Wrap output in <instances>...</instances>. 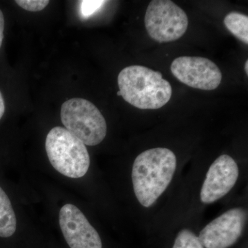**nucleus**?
I'll return each instance as SVG.
<instances>
[{"instance_id":"obj_6","label":"nucleus","mask_w":248,"mask_h":248,"mask_svg":"<svg viewBox=\"0 0 248 248\" xmlns=\"http://www.w3.org/2000/svg\"><path fill=\"white\" fill-rule=\"evenodd\" d=\"M173 76L194 89L213 91L221 84L222 73L216 63L200 57H179L171 64Z\"/></svg>"},{"instance_id":"obj_1","label":"nucleus","mask_w":248,"mask_h":248,"mask_svg":"<svg viewBox=\"0 0 248 248\" xmlns=\"http://www.w3.org/2000/svg\"><path fill=\"white\" fill-rule=\"evenodd\" d=\"M177 168V158L166 148H155L139 155L132 170L134 192L141 205L149 208L169 187Z\"/></svg>"},{"instance_id":"obj_17","label":"nucleus","mask_w":248,"mask_h":248,"mask_svg":"<svg viewBox=\"0 0 248 248\" xmlns=\"http://www.w3.org/2000/svg\"><path fill=\"white\" fill-rule=\"evenodd\" d=\"M245 71L246 74H248V60H246V63H245Z\"/></svg>"},{"instance_id":"obj_7","label":"nucleus","mask_w":248,"mask_h":248,"mask_svg":"<svg viewBox=\"0 0 248 248\" xmlns=\"http://www.w3.org/2000/svg\"><path fill=\"white\" fill-rule=\"evenodd\" d=\"M244 209H231L210 222L198 236L205 248H228L242 234L247 221Z\"/></svg>"},{"instance_id":"obj_12","label":"nucleus","mask_w":248,"mask_h":248,"mask_svg":"<svg viewBox=\"0 0 248 248\" xmlns=\"http://www.w3.org/2000/svg\"><path fill=\"white\" fill-rule=\"evenodd\" d=\"M172 248H204L198 236L187 229L178 233Z\"/></svg>"},{"instance_id":"obj_10","label":"nucleus","mask_w":248,"mask_h":248,"mask_svg":"<svg viewBox=\"0 0 248 248\" xmlns=\"http://www.w3.org/2000/svg\"><path fill=\"white\" fill-rule=\"evenodd\" d=\"M17 218L12 204L6 192L0 187V236L8 238L16 232Z\"/></svg>"},{"instance_id":"obj_2","label":"nucleus","mask_w":248,"mask_h":248,"mask_svg":"<svg viewBox=\"0 0 248 248\" xmlns=\"http://www.w3.org/2000/svg\"><path fill=\"white\" fill-rule=\"evenodd\" d=\"M118 86L124 100L140 109H159L172 97V86L161 73L139 65L120 72Z\"/></svg>"},{"instance_id":"obj_15","label":"nucleus","mask_w":248,"mask_h":248,"mask_svg":"<svg viewBox=\"0 0 248 248\" xmlns=\"http://www.w3.org/2000/svg\"><path fill=\"white\" fill-rule=\"evenodd\" d=\"M4 17L2 11L0 10V48L2 45L3 39H4Z\"/></svg>"},{"instance_id":"obj_16","label":"nucleus","mask_w":248,"mask_h":248,"mask_svg":"<svg viewBox=\"0 0 248 248\" xmlns=\"http://www.w3.org/2000/svg\"><path fill=\"white\" fill-rule=\"evenodd\" d=\"M5 112V104L4 98H3L2 94H1V92H0V120H1V117L4 115Z\"/></svg>"},{"instance_id":"obj_13","label":"nucleus","mask_w":248,"mask_h":248,"mask_svg":"<svg viewBox=\"0 0 248 248\" xmlns=\"http://www.w3.org/2000/svg\"><path fill=\"white\" fill-rule=\"evenodd\" d=\"M16 2L26 11L38 12L45 9L50 1L48 0H17Z\"/></svg>"},{"instance_id":"obj_14","label":"nucleus","mask_w":248,"mask_h":248,"mask_svg":"<svg viewBox=\"0 0 248 248\" xmlns=\"http://www.w3.org/2000/svg\"><path fill=\"white\" fill-rule=\"evenodd\" d=\"M81 14L84 17H89L95 14L105 4L106 1H81Z\"/></svg>"},{"instance_id":"obj_11","label":"nucleus","mask_w":248,"mask_h":248,"mask_svg":"<svg viewBox=\"0 0 248 248\" xmlns=\"http://www.w3.org/2000/svg\"><path fill=\"white\" fill-rule=\"evenodd\" d=\"M225 26L228 31L246 45L248 44V17L237 12H232L224 18Z\"/></svg>"},{"instance_id":"obj_4","label":"nucleus","mask_w":248,"mask_h":248,"mask_svg":"<svg viewBox=\"0 0 248 248\" xmlns=\"http://www.w3.org/2000/svg\"><path fill=\"white\" fill-rule=\"evenodd\" d=\"M61 120L66 130L87 146H97L107 136L104 116L92 102L82 98H73L62 104Z\"/></svg>"},{"instance_id":"obj_5","label":"nucleus","mask_w":248,"mask_h":248,"mask_svg":"<svg viewBox=\"0 0 248 248\" xmlns=\"http://www.w3.org/2000/svg\"><path fill=\"white\" fill-rule=\"evenodd\" d=\"M144 21L148 35L159 43L179 40L188 27V18L184 10L170 0L151 1Z\"/></svg>"},{"instance_id":"obj_3","label":"nucleus","mask_w":248,"mask_h":248,"mask_svg":"<svg viewBox=\"0 0 248 248\" xmlns=\"http://www.w3.org/2000/svg\"><path fill=\"white\" fill-rule=\"evenodd\" d=\"M46 151L54 169L73 179L84 177L90 167V156L86 145L66 128L57 126L46 139Z\"/></svg>"},{"instance_id":"obj_18","label":"nucleus","mask_w":248,"mask_h":248,"mask_svg":"<svg viewBox=\"0 0 248 248\" xmlns=\"http://www.w3.org/2000/svg\"><path fill=\"white\" fill-rule=\"evenodd\" d=\"M117 95H118V96H122V94H121L120 91H118V92H117Z\"/></svg>"},{"instance_id":"obj_9","label":"nucleus","mask_w":248,"mask_h":248,"mask_svg":"<svg viewBox=\"0 0 248 248\" xmlns=\"http://www.w3.org/2000/svg\"><path fill=\"white\" fill-rule=\"evenodd\" d=\"M239 174V167L233 158L227 155L218 156L210 166L202 186V203H213L226 196L234 187Z\"/></svg>"},{"instance_id":"obj_8","label":"nucleus","mask_w":248,"mask_h":248,"mask_svg":"<svg viewBox=\"0 0 248 248\" xmlns=\"http://www.w3.org/2000/svg\"><path fill=\"white\" fill-rule=\"evenodd\" d=\"M60 228L71 248H102V239L76 205H63L59 215Z\"/></svg>"}]
</instances>
